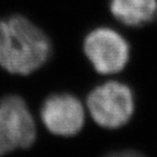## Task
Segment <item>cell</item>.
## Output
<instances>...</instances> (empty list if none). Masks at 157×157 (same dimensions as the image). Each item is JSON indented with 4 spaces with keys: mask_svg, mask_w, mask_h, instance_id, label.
<instances>
[{
    "mask_svg": "<svg viewBox=\"0 0 157 157\" xmlns=\"http://www.w3.org/2000/svg\"><path fill=\"white\" fill-rule=\"evenodd\" d=\"M52 54L47 35L22 15L0 20V67L27 75L43 67Z\"/></svg>",
    "mask_w": 157,
    "mask_h": 157,
    "instance_id": "6da1fadb",
    "label": "cell"
},
{
    "mask_svg": "<svg viewBox=\"0 0 157 157\" xmlns=\"http://www.w3.org/2000/svg\"><path fill=\"white\" fill-rule=\"evenodd\" d=\"M88 113L92 119L106 129H118L129 122L134 111L131 88L118 81L98 85L88 94Z\"/></svg>",
    "mask_w": 157,
    "mask_h": 157,
    "instance_id": "7a4b0ae2",
    "label": "cell"
},
{
    "mask_svg": "<svg viewBox=\"0 0 157 157\" xmlns=\"http://www.w3.org/2000/svg\"><path fill=\"white\" fill-rule=\"evenodd\" d=\"M36 140V124L23 98L7 95L0 101V157L29 148Z\"/></svg>",
    "mask_w": 157,
    "mask_h": 157,
    "instance_id": "3957f363",
    "label": "cell"
},
{
    "mask_svg": "<svg viewBox=\"0 0 157 157\" xmlns=\"http://www.w3.org/2000/svg\"><path fill=\"white\" fill-rule=\"evenodd\" d=\"M84 54L95 71L115 74L122 71L130 59V46L124 37L109 27H98L86 35Z\"/></svg>",
    "mask_w": 157,
    "mask_h": 157,
    "instance_id": "277c9868",
    "label": "cell"
},
{
    "mask_svg": "<svg viewBox=\"0 0 157 157\" xmlns=\"http://www.w3.org/2000/svg\"><path fill=\"white\" fill-rule=\"evenodd\" d=\"M40 118L46 129L59 136L78 134L84 125L83 105L71 94H54L45 99Z\"/></svg>",
    "mask_w": 157,
    "mask_h": 157,
    "instance_id": "5b68a950",
    "label": "cell"
},
{
    "mask_svg": "<svg viewBox=\"0 0 157 157\" xmlns=\"http://www.w3.org/2000/svg\"><path fill=\"white\" fill-rule=\"evenodd\" d=\"M110 12L127 26H142L157 13V0H110Z\"/></svg>",
    "mask_w": 157,
    "mask_h": 157,
    "instance_id": "8992f818",
    "label": "cell"
}]
</instances>
